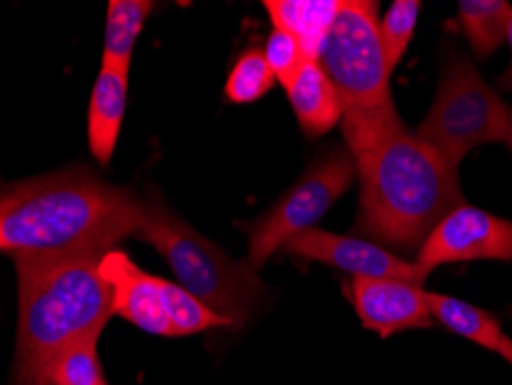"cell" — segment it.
Segmentation results:
<instances>
[{
  "label": "cell",
  "instance_id": "cell-13",
  "mask_svg": "<svg viewBox=\"0 0 512 385\" xmlns=\"http://www.w3.org/2000/svg\"><path fill=\"white\" fill-rule=\"evenodd\" d=\"M286 93H289L291 109L296 113L300 130L307 137H323L344 116L340 97L316 60H307L300 67L296 79L286 86Z\"/></svg>",
  "mask_w": 512,
  "mask_h": 385
},
{
  "label": "cell",
  "instance_id": "cell-18",
  "mask_svg": "<svg viewBox=\"0 0 512 385\" xmlns=\"http://www.w3.org/2000/svg\"><path fill=\"white\" fill-rule=\"evenodd\" d=\"M162 300L171 326V337H187L210 328L229 326L227 319H222L220 314L203 305L183 286L167 282V279H162Z\"/></svg>",
  "mask_w": 512,
  "mask_h": 385
},
{
  "label": "cell",
  "instance_id": "cell-7",
  "mask_svg": "<svg viewBox=\"0 0 512 385\" xmlns=\"http://www.w3.org/2000/svg\"><path fill=\"white\" fill-rule=\"evenodd\" d=\"M353 180H356V162L346 148L337 146L316 160L305 176L261 220L254 222L247 263L254 270L261 268L291 238L310 231L349 190Z\"/></svg>",
  "mask_w": 512,
  "mask_h": 385
},
{
  "label": "cell",
  "instance_id": "cell-20",
  "mask_svg": "<svg viewBox=\"0 0 512 385\" xmlns=\"http://www.w3.org/2000/svg\"><path fill=\"white\" fill-rule=\"evenodd\" d=\"M97 339L100 337L84 339L60 353L51 362L47 385H107L97 356Z\"/></svg>",
  "mask_w": 512,
  "mask_h": 385
},
{
  "label": "cell",
  "instance_id": "cell-19",
  "mask_svg": "<svg viewBox=\"0 0 512 385\" xmlns=\"http://www.w3.org/2000/svg\"><path fill=\"white\" fill-rule=\"evenodd\" d=\"M275 81L277 79L273 70H270L266 56H263V49L252 47L243 51L236 65L231 67L224 93H227L233 104H252L261 100L273 88Z\"/></svg>",
  "mask_w": 512,
  "mask_h": 385
},
{
  "label": "cell",
  "instance_id": "cell-6",
  "mask_svg": "<svg viewBox=\"0 0 512 385\" xmlns=\"http://www.w3.org/2000/svg\"><path fill=\"white\" fill-rule=\"evenodd\" d=\"M316 63L333 83L344 116L393 102L390 67L379 35V3L342 0Z\"/></svg>",
  "mask_w": 512,
  "mask_h": 385
},
{
  "label": "cell",
  "instance_id": "cell-24",
  "mask_svg": "<svg viewBox=\"0 0 512 385\" xmlns=\"http://www.w3.org/2000/svg\"><path fill=\"white\" fill-rule=\"evenodd\" d=\"M506 143L512 148V109H510V116H508V134H506Z\"/></svg>",
  "mask_w": 512,
  "mask_h": 385
},
{
  "label": "cell",
  "instance_id": "cell-21",
  "mask_svg": "<svg viewBox=\"0 0 512 385\" xmlns=\"http://www.w3.org/2000/svg\"><path fill=\"white\" fill-rule=\"evenodd\" d=\"M420 5L418 0H395L386 12V17L379 21V35H381V47L386 54V63L390 72L399 65V60L404 58L406 49L413 33H416V24L420 17Z\"/></svg>",
  "mask_w": 512,
  "mask_h": 385
},
{
  "label": "cell",
  "instance_id": "cell-22",
  "mask_svg": "<svg viewBox=\"0 0 512 385\" xmlns=\"http://www.w3.org/2000/svg\"><path fill=\"white\" fill-rule=\"evenodd\" d=\"M263 56H266L270 70H273L275 79L286 88L289 83L296 79L300 67L307 63V58L300 49V44L291 33H286L282 28H273V33L268 35L266 49H263Z\"/></svg>",
  "mask_w": 512,
  "mask_h": 385
},
{
  "label": "cell",
  "instance_id": "cell-25",
  "mask_svg": "<svg viewBox=\"0 0 512 385\" xmlns=\"http://www.w3.org/2000/svg\"><path fill=\"white\" fill-rule=\"evenodd\" d=\"M506 40H508L510 49H512V17H510V24H508V37H506Z\"/></svg>",
  "mask_w": 512,
  "mask_h": 385
},
{
  "label": "cell",
  "instance_id": "cell-14",
  "mask_svg": "<svg viewBox=\"0 0 512 385\" xmlns=\"http://www.w3.org/2000/svg\"><path fill=\"white\" fill-rule=\"evenodd\" d=\"M342 0H266L275 28L296 37L307 60L319 58L321 44L330 33Z\"/></svg>",
  "mask_w": 512,
  "mask_h": 385
},
{
  "label": "cell",
  "instance_id": "cell-9",
  "mask_svg": "<svg viewBox=\"0 0 512 385\" xmlns=\"http://www.w3.org/2000/svg\"><path fill=\"white\" fill-rule=\"evenodd\" d=\"M291 256L305 261H319L340 268L351 277L374 279H402V282L423 284L429 277L423 266L416 261H406L379 243L353 236H337L321 229H310L291 238L284 245Z\"/></svg>",
  "mask_w": 512,
  "mask_h": 385
},
{
  "label": "cell",
  "instance_id": "cell-5",
  "mask_svg": "<svg viewBox=\"0 0 512 385\" xmlns=\"http://www.w3.org/2000/svg\"><path fill=\"white\" fill-rule=\"evenodd\" d=\"M510 109L489 88L466 56L453 54L443 67L439 93L416 137L459 166L476 146L506 141Z\"/></svg>",
  "mask_w": 512,
  "mask_h": 385
},
{
  "label": "cell",
  "instance_id": "cell-23",
  "mask_svg": "<svg viewBox=\"0 0 512 385\" xmlns=\"http://www.w3.org/2000/svg\"><path fill=\"white\" fill-rule=\"evenodd\" d=\"M499 356L512 367V339L508 335H506V339H503V344H501V349H499Z\"/></svg>",
  "mask_w": 512,
  "mask_h": 385
},
{
  "label": "cell",
  "instance_id": "cell-4",
  "mask_svg": "<svg viewBox=\"0 0 512 385\" xmlns=\"http://www.w3.org/2000/svg\"><path fill=\"white\" fill-rule=\"evenodd\" d=\"M134 236L146 240L169 263L178 286L229 321L243 326L259 305L261 279L250 263H236L185 220L173 215L160 196L143 199V222Z\"/></svg>",
  "mask_w": 512,
  "mask_h": 385
},
{
  "label": "cell",
  "instance_id": "cell-1",
  "mask_svg": "<svg viewBox=\"0 0 512 385\" xmlns=\"http://www.w3.org/2000/svg\"><path fill=\"white\" fill-rule=\"evenodd\" d=\"M346 150L356 162V229L379 245L416 252L450 210L464 203L457 166L402 123L393 102L342 116Z\"/></svg>",
  "mask_w": 512,
  "mask_h": 385
},
{
  "label": "cell",
  "instance_id": "cell-12",
  "mask_svg": "<svg viewBox=\"0 0 512 385\" xmlns=\"http://www.w3.org/2000/svg\"><path fill=\"white\" fill-rule=\"evenodd\" d=\"M127 74L102 65L90 95L88 109V148L97 162L109 164L114 157L120 125L127 107Z\"/></svg>",
  "mask_w": 512,
  "mask_h": 385
},
{
  "label": "cell",
  "instance_id": "cell-3",
  "mask_svg": "<svg viewBox=\"0 0 512 385\" xmlns=\"http://www.w3.org/2000/svg\"><path fill=\"white\" fill-rule=\"evenodd\" d=\"M104 252L14 256L19 330L12 385H47V372L72 344L100 337L114 316Z\"/></svg>",
  "mask_w": 512,
  "mask_h": 385
},
{
  "label": "cell",
  "instance_id": "cell-8",
  "mask_svg": "<svg viewBox=\"0 0 512 385\" xmlns=\"http://www.w3.org/2000/svg\"><path fill=\"white\" fill-rule=\"evenodd\" d=\"M483 259L512 261V220L462 203L434 226L416 263L432 273L439 266Z\"/></svg>",
  "mask_w": 512,
  "mask_h": 385
},
{
  "label": "cell",
  "instance_id": "cell-11",
  "mask_svg": "<svg viewBox=\"0 0 512 385\" xmlns=\"http://www.w3.org/2000/svg\"><path fill=\"white\" fill-rule=\"evenodd\" d=\"M100 273L111 286L114 316H123L132 326L146 330L150 335L171 337V326L162 300V277L141 270L120 249L104 252Z\"/></svg>",
  "mask_w": 512,
  "mask_h": 385
},
{
  "label": "cell",
  "instance_id": "cell-15",
  "mask_svg": "<svg viewBox=\"0 0 512 385\" xmlns=\"http://www.w3.org/2000/svg\"><path fill=\"white\" fill-rule=\"evenodd\" d=\"M427 307L432 319L446 326L450 332L483 346L487 351L499 353L506 332L501 330V321L494 314L466 303V300L443 296V293H427Z\"/></svg>",
  "mask_w": 512,
  "mask_h": 385
},
{
  "label": "cell",
  "instance_id": "cell-2",
  "mask_svg": "<svg viewBox=\"0 0 512 385\" xmlns=\"http://www.w3.org/2000/svg\"><path fill=\"white\" fill-rule=\"evenodd\" d=\"M143 201L86 171H63L0 192V249L12 256L109 252L134 236Z\"/></svg>",
  "mask_w": 512,
  "mask_h": 385
},
{
  "label": "cell",
  "instance_id": "cell-17",
  "mask_svg": "<svg viewBox=\"0 0 512 385\" xmlns=\"http://www.w3.org/2000/svg\"><path fill=\"white\" fill-rule=\"evenodd\" d=\"M457 14L478 58L492 56L506 42L512 17V7L506 0H462Z\"/></svg>",
  "mask_w": 512,
  "mask_h": 385
},
{
  "label": "cell",
  "instance_id": "cell-16",
  "mask_svg": "<svg viewBox=\"0 0 512 385\" xmlns=\"http://www.w3.org/2000/svg\"><path fill=\"white\" fill-rule=\"evenodd\" d=\"M150 12H153V3H146V0H111L107 7L102 65L130 72L134 44Z\"/></svg>",
  "mask_w": 512,
  "mask_h": 385
},
{
  "label": "cell",
  "instance_id": "cell-10",
  "mask_svg": "<svg viewBox=\"0 0 512 385\" xmlns=\"http://www.w3.org/2000/svg\"><path fill=\"white\" fill-rule=\"evenodd\" d=\"M344 293L363 326L383 339L402 330L434 326L427 307V291L418 284L402 279L351 277Z\"/></svg>",
  "mask_w": 512,
  "mask_h": 385
}]
</instances>
